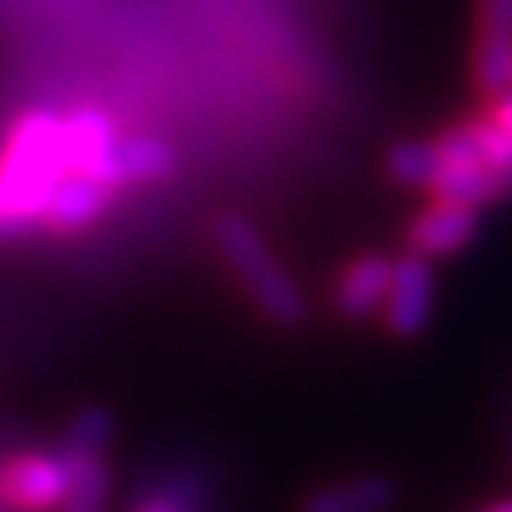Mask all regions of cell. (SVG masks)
<instances>
[{
  "label": "cell",
  "instance_id": "obj_8",
  "mask_svg": "<svg viewBox=\"0 0 512 512\" xmlns=\"http://www.w3.org/2000/svg\"><path fill=\"white\" fill-rule=\"evenodd\" d=\"M175 171V153H171L168 143L160 139H125V143H114L111 157L104 160L100 168V182L107 189L114 185H136V182H160Z\"/></svg>",
  "mask_w": 512,
  "mask_h": 512
},
{
  "label": "cell",
  "instance_id": "obj_18",
  "mask_svg": "<svg viewBox=\"0 0 512 512\" xmlns=\"http://www.w3.org/2000/svg\"><path fill=\"white\" fill-rule=\"evenodd\" d=\"M484 512H512V502H498V505H491V509H484Z\"/></svg>",
  "mask_w": 512,
  "mask_h": 512
},
{
  "label": "cell",
  "instance_id": "obj_7",
  "mask_svg": "<svg viewBox=\"0 0 512 512\" xmlns=\"http://www.w3.org/2000/svg\"><path fill=\"white\" fill-rule=\"evenodd\" d=\"M107 203H111V189L100 178L86 171H64L43 207V217L61 232H75V228L93 224L107 210Z\"/></svg>",
  "mask_w": 512,
  "mask_h": 512
},
{
  "label": "cell",
  "instance_id": "obj_12",
  "mask_svg": "<svg viewBox=\"0 0 512 512\" xmlns=\"http://www.w3.org/2000/svg\"><path fill=\"white\" fill-rule=\"evenodd\" d=\"M427 189L434 192V200L459 203V207L470 210H480L484 203L505 196V185L498 182V175H491L480 164H441Z\"/></svg>",
  "mask_w": 512,
  "mask_h": 512
},
{
  "label": "cell",
  "instance_id": "obj_4",
  "mask_svg": "<svg viewBox=\"0 0 512 512\" xmlns=\"http://www.w3.org/2000/svg\"><path fill=\"white\" fill-rule=\"evenodd\" d=\"M473 79L488 96L512 86V0H477Z\"/></svg>",
  "mask_w": 512,
  "mask_h": 512
},
{
  "label": "cell",
  "instance_id": "obj_11",
  "mask_svg": "<svg viewBox=\"0 0 512 512\" xmlns=\"http://www.w3.org/2000/svg\"><path fill=\"white\" fill-rule=\"evenodd\" d=\"M395 502V484L388 477H352L331 488L313 491L299 512H384Z\"/></svg>",
  "mask_w": 512,
  "mask_h": 512
},
{
  "label": "cell",
  "instance_id": "obj_17",
  "mask_svg": "<svg viewBox=\"0 0 512 512\" xmlns=\"http://www.w3.org/2000/svg\"><path fill=\"white\" fill-rule=\"evenodd\" d=\"M136 512H189V509H185L175 495H153V498H146Z\"/></svg>",
  "mask_w": 512,
  "mask_h": 512
},
{
  "label": "cell",
  "instance_id": "obj_14",
  "mask_svg": "<svg viewBox=\"0 0 512 512\" xmlns=\"http://www.w3.org/2000/svg\"><path fill=\"white\" fill-rule=\"evenodd\" d=\"M441 168V153L438 143H399L392 153H388V175L402 185H416V189H427L434 182Z\"/></svg>",
  "mask_w": 512,
  "mask_h": 512
},
{
  "label": "cell",
  "instance_id": "obj_1",
  "mask_svg": "<svg viewBox=\"0 0 512 512\" xmlns=\"http://www.w3.org/2000/svg\"><path fill=\"white\" fill-rule=\"evenodd\" d=\"M214 239L221 246V253L228 256V264L239 271V278L246 281L249 296L256 299V306L274 320V324H303L306 320V299L299 292V285L292 281V274L281 271V264L274 260V253L267 249V242L256 235V228L239 214H224L214 224Z\"/></svg>",
  "mask_w": 512,
  "mask_h": 512
},
{
  "label": "cell",
  "instance_id": "obj_10",
  "mask_svg": "<svg viewBox=\"0 0 512 512\" xmlns=\"http://www.w3.org/2000/svg\"><path fill=\"white\" fill-rule=\"evenodd\" d=\"M114 125L100 111H82L72 121H64V160L68 171H86V175H100L104 160L114 150Z\"/></svg>",
  "mask_w": 512,
  "mask_h": 512
},
{
  "label": "cell",
  "instance_id": "obj_3",
  "mask_svg": "<svg viewBox=\"0 0 512 512\" xmlns=\"http://www.w3.org/2000/svg\"><path fill=\"white\" fill-rule=\"evenodd\" d=\"M384 324L399 338H416L434 313V267L427 256L413 253L392 260V281L384 296Z\"/></svg>",
  "mask_w": 512,
  "mask_h": 512
},
{
  "label": "cell",
  "instance_id": "obj_13",
  "mask_svg": "<svg viewBox=\"0 0 512 512\" xmlns=\"http://www.w3.org/2000/svg\"><path fill=\"white\" fill-rule=\"evenodd\" d=\"M72 491L61 502L64 512H104L111 495V470L100 456L72 459Z\"/></svg>",
  "mask_w": 512,
  "mask_h": 512
},
{
  "label": "cell",
  "instance_id": "obj_15",
  "mask_svg": "<svg viewBox=\"0 0 512 512\" xmlns=\"http://www.w3.org/2000/svg\"><path fill=\"white\" fill-rule=\"evenodd\" d=\"M114 434V420L107 409L100 406H86L79 416L72 420V427H68V434H64V456L68 459H82V456H100L107 448V441H111Z\"/></svg>",
  "mask_w": 512,
  "mask_h": 512
},
{
  "label": "cell",
  "instance_id": "obj_16",
  "mask_svg": "<svg viewBox=\"0 0 512 512\" xmlns=\"http://www.w3.org/2000/svg\"><path fill=\"white\" fill-rule=\"evenodd\" d=\"M488 118L495 121V125L502 128L505 136L512 139V86H509V89H502V93H495V100H491Z\"/></svg>",
  "mask_w": 512,
  "mask_h": 512
},
{
  "label": "cell",
  "instance_id": "obj_6",
  "mask_svg": "<svg viewBox=\"0 0 512 512\" xmlns=\"http://www.w3.org/2000/svg\"><path fill=\"white\" fill-rule=\"evenodd\" d=\"M473 235H477V210L434 200L424 214L409 224V249L434 260V256H452L459 249H466L473 242Z\"/></svg>",
  "mask_w": 512,
  "mask_h": 512
},
{
  "label": "cell",
  "instance_id": "obj_2",
  "mask_svg": "<svg viewBox=\"0 0 512 512\" xmlns=\"http://www.w3.org/2000/svg\"><path fill=\"white\" fill-rule=\"evenodd\" d=\"M72 459L64 452H36L18 456L0 470V502L18 512H47L72 491Z\"/></svg>",
  "mask_w": 512,
  "mask_h": 512
},
{
  "label": "cell",
  "instance_id": "obj_5",
  "mask_svg": "<svg viewBox=\"0 0 512 512\" xmlns=\"http://www.w3.org/2000/svg\"><path fill=\"white\" fill-rule=\"evenodd\" d=\"M434 143H438L441 164H480L491 175H498L505 192H512V139L488 114L448 128L445 136L434 139Z\"/></svg>",
  "mask_w": 512,
  "mask_h": 512
},
{
  "label": "cell",
  "instance_id": "obj_9",
  "mask_svg": "<svg viewBox=\"0 0 512 512\" xmlns=\"http://www.w3.org/2000/svg\"><path fill=\"white\" fill-rule=\"evenodd\" d=\"M388 281H392V260L381 253H367L345 267L338 281L335 306L345 320H367L377 313L388 296Z\"/></svg>",
  "mask_w": 512,
  "mask_h": 512
}]
</instances>
